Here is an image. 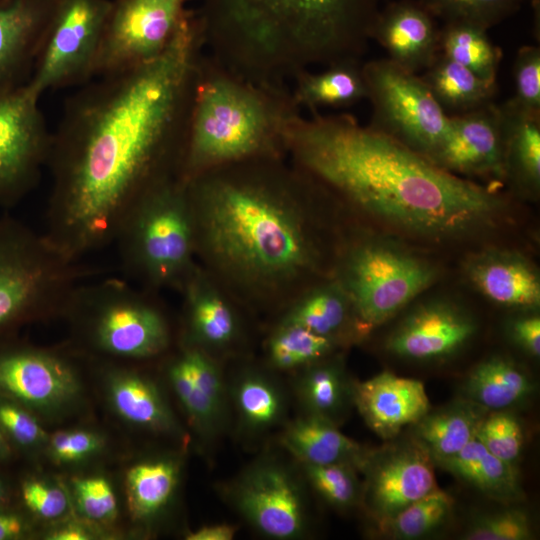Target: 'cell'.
<instances>
[{"label": "cell", "mask_w": 540, "mask_h": 540, "mask_svg": "<svg viewBox=\"0 0 540 540\" xmlns=\"http://www.w3.org/2000/svg\"><path fill=\"white\" fill-rule=\"evenodd\" d=\"M10 455V446L0 427V460L6 459Z\"/></svg>", "instance_id": "db71d44e"}, {"label": "cell", "mask_w": 540, "mask_h": 540, "mask_svg": "<svg viewBox=\"0 0 540 540\" xmlns=\"http://www.w3.org/2000/svg\"><path fill=\"white\" fill-rule=\"evenodd\" d=\"M476 332L472 316L443 299L414 307L390 333L386 349L398 357L431 361L459 351Z\"/></svg>", "instance_id": "e0dca14e"}, {"label": "cell", "mask_w": 540, "mask_h": 540, "mask_svg": "<svg viewBox=\"0 0 540 540\" xmlns=\"http://www.w3.org/2000/svg\"><path fill=\"white\" fill-rule=\"evenodd\" d=\"M353 323L349 299L338 283H329L302 295L281 322L300 325L318 335L337 341L348 321Z\"/></svg>", "instance_id": "836d02e7"}, {"label": "cell", "mask_w": 540, "mask_h": 540, "mask_svg": "<svg viewBox=\"0 0 540 540\" xmlns=\"http://www.w3.org/2000/svg\"><path fill=\"white\" fill-rule=\"evenodd\" d=\"M488 410L463 399L448 407L428 412L416 426V440L438 463L461 451L476 438Z\"/></svg>", "instance_id": "f1b7e54d"}, {"label": "cell", "mask_w": 540, "mask_h": 540, "mask_svg": "<svg viewBox=\"0 0 540 540\" xmlns=\"http://www.w3.org/2000/svg\"><path fill=\"white\" fill-rule=\"evenodd\" d=\"M169 379L193 424L205 436H217L227 411L222 372L206 350L185 348L169 367Z\"/></svg>", "instance_id": "44dd1931"}, {"label": "cell", "mask_w": 540, "mask_h": 540, "mask_svg": "<svg viewBox=\"0 0 540 540\" xmlns=\"http://www.w3.org/2000/svg\"><path fill=\"white\" fill-rule=\"evenodd\" d=\"M429 452L414 441L367 453L360 500L378 526L437 488Z\"/></svg>", "instance_id": "9a60e30c"}, {"label": "cell", "mask_w": 540, "mask_h": 540, "mask_svg": "<svg viewBox=\"0 0 540 540\" xmlns=\"http://www.w3.org/2000/svg\"><path fill=\"white\" fill-rule=\"evenodd\" d=\"M435 16L447 22H465L485 29L520 9L524 0H420Z\"/></svg>", "instance_id": "ab89813d"}, {"label": "cell", "mask_w": 540, "mask_h": 540, "mask_svg": "<svg viewBox=\"0 0 540 540\" xmlns=\"http://www.w3.org/2000/svg\"><path fill=\"white\" fill-rule=\"evenodd\" d=\"M54 4L0 0V93L27 83Z\"/></svg>", "instance_id": "7402d4cb"}, {"label": "cell", "mask_w": 540, "mask_h": 540, "mask_svg": "<svg viewBox=\"0 0 540 540\" xmlns=\"http://www.w3.org/2000/svg\"><path fill=\"white\" fill-rule=\"evenodd\" d=\"M502 122L504 179L536 194L540 186V113L511 99L499 106Z\"/></svg>", "instance_id": "d4e9b609"}, {"label": "cell", "mask_w": 540, "mask_h": 540, "mask_svg": "<svg viewBox=\"0 0 540 540\" xmlns=\"http://www.w3.org/2000/svg\"><path fill=\"white\" fill-rule=\"evenodd\" d=\"M336 342L300 325L280 321L267 342V358L276 370H301L325 359Z\"/></svg>", "instance_id": "74e56055"}, {"label": "cell", "mask_w": 540, "mask_h": 540, "mask_svg": "<svg viewBox=\"0 0 540 540\" xmlns=\"http://www.w3.org/2000/svg\"><path fill=\"white\" fill-rule=\"evenodd\" d=\"M300 111L287 84L247 80L204 51L193 90L180 178L188 181L246 161L284 159L287 130Z\"/></svg>", "instance_id": "5b68a950"}, {"label": "cell", "mask_w": 540, "mask_h": 540, "mask_svg": "<svg viewBox=\"0 0 540 540\" xmlns=\"http://www.w3.org/2000/svg\"><path fill=\"white\" fill-rule=\"evenodd\" d=\"M8 499L7 487L4 481L0 478V505L4 504Z\"/></svg>", "instance_id": "11a10c76"}, {"label": "cell", "mask_w": 540, "mask_h": 540, "mask_svg": "<svg viewBox=\"0 0 540 540\" xmlns=\"http://www.w3.org/2000/svg\"><path fill=\"white\" fill-rule=\"evenodd\" d=\"M77 380L61 358L41 350L0 344V398L48 407L71 398Z\"/></svg>", "instance_id": "ac0fdd59"}, {"label": "cell", "mask_w": 540, "mask_h": 540, "mask_svg": "<svg viewBox=\"0 0 540 540\" xmlns=\"http://www.w3.org/2000/svg\"><path fill=\"white\" fill-rule=\"evenodd\" d=\"M464 271L474 288L495 304L525 310L540 304L538 271L519 253L486 250L471 256Z\"/></svg>", "instance_id": "603a6c76"}, {"label": "cell", "mask_w": 540, "mask_h": 540, "mask_svg": "<svg viewBox=\"0 0 540 540\" xmlns=\"http://www.w3.org/2000/svg\"><path fill=\"white\" fill-rule=\"evenodd\" d=\"M0 427L20 446L35 445L43 438V431L34 417L20 404L4 398H0Z\"/></svg>", "instance_id": "bcb514c9"}, {"label": "cell", "mask_w": 540, "mask_h": 540, "mask_svg": "<svg viewBox=\"0 0 540 540\" xmlns=\"http://www.w3.org/2000/svg\"><path fill=\"white\" fill-rule=\"evenodd\" d=\"M476 439L494 456L515 464L524 444V433L519 419L511 412H488L482 420Z\"/></svg>", "instance_id": "b9f144b4"}, {"label": "cell", "mask_w": 540, "mask_h": 540, "mask_svg": "<svg viewBox=\"0 0 540 540\" xmlns=\"http://www.w3.org/2000/svg\"><path fill=\"white\" fill-rule=\"evenodd\" d=\"M421 78L448 115L487 105L497 93V80L481 78L440 52Z\"/></svg>", "instance_id": "f546056e"}, {"label": "cell", "mask_w": 540, "mask_h": 540, "mask_svg": "<svg viewBox=\"0 0 540 540\" xmlns=\"http://www.w3.org/2000/svg\"><path fill=\"white\" fill-rule=\"evenodd\" d=\"M436 464L495 500L515 502L524 497L515 465L491 454L476 438Z\"/></svg>", "instance_id": "83f0119b"}, {"label": "cell", "mask_w": 540, "mask_h": 540, "mask_svg": "<svg viewBox=\"0 0 540 540\" xmlns=\"http://www.w3.org/2000/svg\"><path fill=\"white\" fill-rule=\"evenodd\" d=\"M311 487L330 505L348 509L361 497L357 469L345 463L301 465Z\"/></svg>", "instance_id": "60d3db41"}, {"label": "cell", "mask_w": 540, "mask_h": 540, "mask_svg": "<svg viewBox=\"0 0 540 540\" xmlns=\"http://www.w3.org/2000/svg\"><path fill=\"white\" fill-rule=\"evenodd\" d=\"M25 531L26 525L21 516L0 510V540L19 539Z\"/></svg>", "instance_id": "816d5d0a"}, {"label": "cell", "mask_w": 540, "mask_h": 540, "mask_svg": "<svg viewBox=\"0 0 540 540\" xmlns=\"http://www.w3.org/2000/svg\"><path fill=\"white\" fill-rule=\"evenodd\" d=\"M232 400L239 422L251 434H261L281 424L286 416V396L269 375L247 370L232 387Z\"/></svg>", "instance_id": "1f68e13d"}, {"label": "cell", "mask_w": 540, "mask_h": 540, "mask_svg": "<svg viewBox=\"0 0 540 540\" xmlns=\"http://www.w3.org/2000/svg\"><path fill=\"white\" fill-rule=\"evenodd\" d=\"M148 291L134 288L124 278L84 282L74 290L65 310L86 317L91 339L103 352L149 358L167 349L170 330Z\"/></svg>", "instance_id": "9c48e42d"}, {"label": "cell", "mask_w": 540, "mask_h": 540, "mask_svg": "<svg viewBox=\"0 0 540 540\" xmlns=\"http://www.w3.org/2000/svg\"><path fill=\"white\" fill-rule=\"evenodd\" d=\"M532 390L529 376L514 361L498 355L474 366L463 384L465 399L488 411L505 410Z\"/></svg>", "instance_id": "4dcf8cb0"}, {"label": "cell", "mask_w": 540, "mask_h": 540, "mask_svg": "<svg viewBox=\"0 0 540 540\" xmlns=\"http://www.w3.org/2000/svg\"><path fill=\"white\" fill-rule=\"evenodd\" d=\"M237 527L231 524L220 523L202 526L186 535L188 540H232Z\"/></svg>", "instance_id": "f907efd6"}, {"label": "cell", "mask_w": 540, "mask_h": 540, "mask_svg": "<svg viewBox=\"0 0 540 540\" xmlns=\"http://www.w3.org/2000/svg\"><path fill=\"white\" fill-rule=\"evenodd\" d=\"M112 382V402L126 420L158 431L174 427L166 402L150 380L135 374H122Z\"/></svg>", "instance_id": "d590c367"}, {"label": "cell", "mask_w": 540, "mask_h": 540, "mask_svg": "<svg viewBox=\"0 0 540 540\" xmlns=\"http://www.w3.org/2000/svg\"><path fill=\"white\" fill-rule=\"evenodd\" d=\"M73 484L78 507L87 518L107 521L116 516L117 500L107 480L90 477L75 479Z\"/></svg>", "instance_id": "f6af8a7d"}, {"label": "cell", "mask_w": 540, "mask_h": 540, "mask_svg": "<svg viewBox=\"0 0 540 540\" xmlns=\"http://www.w3.org/2000/svg\"><path fill=\"white\" fill-rule=\"evenodd\" d=\"M113 243L124 279L147 290L181 288L196 253L186 182L172 176L146 190L127 211Z\"/></svg>", "instance_id": "8992f818"}, {"label": "cell", "mask_w": 540, "mask_h": 540, "mask_svg": "<svg viewBox=\"0 0 540 540\" xmlns=\"http://www.w3.org/2000/svg\"><path fill=\"white\" fill-rule=\"evenodd\" d=\"M101 272L68 258L17 218L0 217V338L24 321L64 310L74 290Z\"/></svg>", "instance_id": "52a82bcc"}, {"label": "cell", "mask_w": 540, "mask_h": 540, "mask_svg": "<svg viewBox=\"0 0 540 540\" xmlns=\"http://www.w3.org/2000/svg\"><path fill=\"white\" fill-rule=\"evenodd\" d=\"M280 443L300 465L345 463L360 470L367 455L336 423L306 413L286 424Z\"/></svg>", "instance_id": "cb8c5ba5"}, {"label": "cell", "mask_w": 540, "mask_h": 540, "mask_svg": "<svg viewBox=\"0 0 540 540\" xmlns=\"http://www.w3.org/2000/svg\"><path fill=\"white\" fill-rule=\"evenodd\" d=\"M291 163L357 209L406 233L465 238L495 225L505 199L453 174L347 113L298 115L286 135Z\"/></svg>", "instance_id": "7a4b0ae2"}, {"label": "cell", "mask_w": 540, "mask_h": 540, "mask_svg": "<svg viewBox=\"0 0 540 540\" xmlns=\"http://www.w3.org/2000/svg\"><path fill=\"white\" fill-rule=\"evenodd\" d=\"M204 46L191 12L158 58L99 77L66 101L47 160L49 241L76 261L113 244L134 202L180 177Z\"/></svg>", "instance_id": "6da1fadb"}, {"label": "cell", "mask_w": 540, "mask_h": 540, "mask_svg": "<svg viewBox=\"0 0 540 540\" xmlns=\"http://www.w3.org/2000/svg\"><path fill=\"white\" fill-rule=\"evenodd\" d=\"M179 479V467L168 459L133 466L126 475L129 508L136 518L159 513L171 500Z\"/></svg>", "instance_id": "8d00e7d4"}, {"label": "cell", "mask_w": 540, "mask_h": 540, "mask_svg": "<svg viewBox=\"0 0 540 540\" xmlns=\"http://www.w3.org/2000/svg\"><path fill=\"white\" fill-rule=\"evenodd\" d=\"M180 289L195 345L204 350L230 345L238 333L237 318L230 303L206 275L195 266Z\"/></svg>", "instance_id": "484cf974"}, {"label": "cell", "mask_w": 540, "mask_h": 540, "mask_svg": "<svg viewBox=\"0 0 540 540\" xmlns=\"http://www.w3.org/2000/svg\"><path fill=\"white\" fill-rule=\"evenodd\" d=\"M512 340L527 354L539 357L540 354V318L538 315L525 314L513 319L509 325Z\"/></svg>", "instance_id": "681fc988"}, {"label": "cell", "mask_w": 540, "mask_h": 540, "mask_svg": "<svg viewBox=\"0 0 540 540\" xmlns=\"http://www.w3.org/2000/svg\"><path fill=\"white\" fill-rule=\"evenodd\" d=\"M230 497L239 514L265 537L293 540L307 529L300 483L275 459L263 458L248 466L232 484Z\"/></svg>", "instance_id": "5bb4252c"}, {"label": "cell", "mask_w": 540, "mask_h": 540, "mask_svg": "<svg viewBox=\"0 0 540 540\" xmlns=\"http://www.w3.org/2000/svg\"><path fill=\"white\" fill-rule=\"evenodd\" d=\"M295 391L304 413L336 424L352 401V383L344 369L338 362L326 359L301 369Z\"/></svg>", "instance_id": "d6a6232c"}, {"label": "cell", "mask_w": 540, "mask_h": 540, "mask_svg": "<svg viewBox=\"0 0 540 540\" xmlns=\"http://www.w3.org/2000/svg\"><path fill=\"white\" fill-rule=\"evenodd\" d=\"M48 2H51V3H56L58 0H46Z\"/></svg>", "instance_id": "9f6ffc18"}, {"label": "cell", "mask_w": 540, "mask_h": 540, "mask_svg": "<svg viewBox=\"0 0 540 540\" xmlns=\"http://www.w3.org/2000/svg\"><path fill=\"white\" fill-rule=\"evenodd\" d=\"M87 532L77 526H69L54 532L51 536L53 540H86L89 539Z\"/></svg>", "instance_id": "f5cc1de1"}, {"label": "cell", "mask_w": 540, "mask_h": 540, "mask_svg": "<svg viewBox=\"0 0 540 540\" xmlns=\"http://www.w3.org/2000/svg\"><path fill=\"white\" fill-rule=\"evenodd\" d=\"M514 96L519 107L540 113V48L523 46L513 65Z\"/></svg>", "instance_id": "ee69618b"}, {"label": "cell", "mask_w": 540, "mask_h": 540, "mask_svg": "<svg viewBox=\"0 0 540 540\" xmlns=\"http://www.w3.org/2000/svg\"><path fill=\"white\" fill-rule=\"evenodd\" d=\"M439 34L435 16L420 0H397L382 6L372 40L386 50L390 61L417 74L439 54Z\"/></svg>", "instance_id": "d6986e66"}, {"label": "cell", "mask_w": 540, "mask_h": 540, "mask_svg": "<svg viewBox=\"0 0 540 540\" xmlns=\"http://www.w3.org/2000/svg\"><path fill=\"white\" fill-rule=\"evenodd\" d=\"M385 0H200L204 51L247 80L288 84L315 66L359 61Z\"/></svg>", "instance_id": "277c9868"}, {"label": "cell", "mask_w": 540, "mask_h": 540, "mask_svg": "<svg viewBox=\"0 0 540 540\" xmlns=\"http://www.w3.org/2000/svg\"><path fill=\"white\" fill-rule=\"evenodd\" d=\"M437 269L392 243L365 241L345 257L338 283L358 335H367L402 310L437 279Z\"/></svg>", "instance_id": "ba28073f"}, {"label": "cell", "mask_w": 540, "mask_h": 540, "mask_svg": "<svg viewBox=\"0 0 540 540\" xmlns=\"http://www.w3.org/2000/svg\"><path fill=\"white\" fill-rule=\"evenodd\" d=\"M195 252L229 279L274 290L313 266L305 213L318 183L283 159H259L202 173L188 181Z\"/></svg>", "instance_id": "3957f363"}, {"label": "cell", "mask_w": 540, "mask_h": 540, "mask_svg": "<svg viewBox=\"0 0 540 540\" xmlns=\"http://www.w3.org/2000/svg\"><path fill=\"white\" fill-rule=\"evenodd\" d=\"M446 134L428 157L458 176L504 178L500 108L494 102L449 115Z\"/></svg>", "instance_id": "2e32d148"}, {"label": "cell", "mask_w": 540, "mask_h": 540, "mask_svg": "<svg viewBox=\"0 0 540 540\" xmlns=\"http://www.w3.org/2000/svg\"><path fill=\"white\" fill-rule=\"evenodd\" d=\"M487 29L465 22H447L440 28L439 52L484 79L497 80L501 49Z\"/></svg>", "instance_id": "e575fe53"}, {"label": "cell", "mask_w": 540, "mask_h": 540, "mask_svg": "<svg viewBox=\"0 0 540 540\" xmlns=\"http://www.w3.org/2000/svg\"><path fill=\"white\" fill-rule=\"evenodd\" d=\"M352 402L366 424L383 439L397 436L430 411L429 398L421 381L389 371L352 383Z\"/></svg>", "instance_id": "ffe728a7"}, {"label": "cell", "mask_w": 540, "mask_h": 540, "mask_svg": "<svg viewBox=\"0 0 540 540\" xmlns=\"http://www.w3.org/2000/svg\"><path fill=\"white\" fill-rule=\"evenodd\" d=\"M21 496L30 511L46 519L61 516L68 506L66 494L60 488L38 480L24 481Z\"/></svg>", "instance_id": "7dc6e473"}, {"label": "cell", "mask_w": 540, "mask_h": 540, "mask_svg": "<svg viewBox=\"0 0 540 540\" xmlns=\"http://www.w3.org/2000/svg\"><path fill=\"white\" fill-rule=\"evenodd\" d=\"M362 70L372 106L368 126L428 158L442 142L450 116L422 78L388 58L362 63Z\"/></svg>", "instance_id": "30bf717a"}, {"label": "cell", "mask_w": 540, "mask_h": 540, "mask_svg": "<svg viewBox=\"0 0 540 540\" xmlns=\"http://www.w3.org/2000/svg\"><path fill=\"white\" fill-rule=\"evenodd\" d=\"M27 84L0 93V205L13 207L40 179L51 133Z\"/></svg>", "instance_id": "4fadbf2b"}, {"label": "cell", "mask_w": 540, "mask_h": 540, "mask_svg": "<svg viewBox=\"0 0 540 540\" xmlns=\"http://www.w3.org/2000/svg\"><path fill=\"white\" fill-rule=\"evenodd\" d=\"M533 530L528 515L506 509L477 517L463 534L465 540H527Z\"/></svg>", "instance_id": "7bdbcfd3"}, {"label": "cell", "mask_w": 540, "mask_h": 540, "mask_svg": "<svg viewBox=\"0 0 540 540\" xmlns=\"http://www.w3.org/2000/svg\"><path fill=\"white\" fill-rule=\"evenodd\" d=\"M291 82L295 105L310 114L320 113L323 108L349 107L367 99L362 62L359 61L335 63L318 72L304 70Z\"/></svg>", "instance_id": "4316f807"}, {"label": "cell", "mask_w": 540, "mask_h": 540, "mask_svg": "<svg viewBox=\"0 0 540 540\" xmlns=\"http://www.w3.org/2000/svg\"><path fill=\"white\" fill-rule=\"evenodd\" d=\"M112 0H58L52 9L27 86L48 90L89 82Z\"/></svg>", "instance_id": "8fae6325"}, {"label": "cell", "mask_w": 540, "mask_h": 540, "mask_svg": "<svg viewBox=\"0 0 540 540\" xmlns=\"http://www.w3.org/2000/svg\"><path fill=\"white\" fill-rule=\"evenodd\" d=\"M187 0H112L93 78L153 61L169 47L192 12Z\"/></svg>", "instance_id": "7c38bea8"}, {"label": "cell", "mask_w": 540, "mask_h": 540, "mask_svg": "<svg viewBox=\"0 0 540 540\" xmlns=\"http://www.w3.org/2000/svg\"><path fill=\"white\" fill-rule=\"evenodd\" d=\"M98 439L87 431H61L53 435L51 449L61 461H76L97 449Z\"/></svg>", "instance_id": "c3c4849f"}, {"label": "cell", "mask_w": 540, "mask_h": 540, "mask_svg": "<svg viewBox=\"0 0 540 540\" xmlns=\"http://www.w3.org/2000/svg\"><path fill=\"white\" fill-rule=\"evenodd\" d=\"M453 504V498L437 487L408 505L379 528L392 538L416 539L431 533L443 524L451 513Z\"/></svg>", "instance_id": "f35d334b"}]
</instances>
